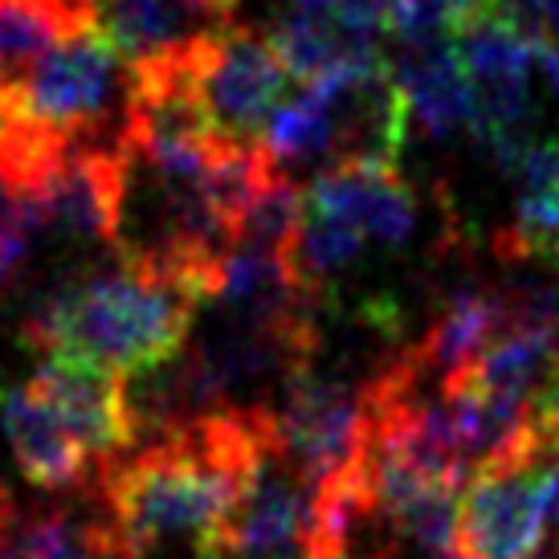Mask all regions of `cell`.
Wrapping results in <instances>:
<instances>
[{
	"label": "cell",
	"instance_id": "6da1fadb",
	"mask_svg": "<svg viewBox=\"0 0 559 559\" xmlns=\"http://www.w3.org/2000/svg\"><path fill=\"white\" fill-rule=\"evenodd\" d=\"M201 307L188 282L123 262L49 286L29 307L21 335L46 356L131 376L185 352Z\"/></svg>",
	"mask_w": 559,
	"mask_h": 559
},
{
	"label": "cell",
	"instance_id": "7a4b0ae2",
	"mask_svg": "<svg viewBox=\"0 0 559 559\" xmlns=\"http://www.w3.org/2000/svg\"><path fill=\"white\" fill-rule=\"evenodd\" d=\"M131 62L94 25H79L0 110H13L74 147L123 152L131 140Z\"/></svg>",
	"mask_w": 559,
	"mask_h": 559
},
{
	"label": "cell",
	"instance_id": "3957f363",
	"mask_svg": "<svg viewBox=\"0 0 559 559\" xmlns=\"http://www.w3.org/2000/svg\"><path fill=\"white\" fill-rule=\"evenodd\" d=\"M290 82L295 74L274 37L246 25L225 29L197 53V98L213 123V135L225 143L262 140L274 115L295 94Z\"/></svg>",
	"mask_w": 559,
	"mask_h": 559
},
{
	"label": "cell",
	"instance_id": "277c9868",
	"mask_svg": "<svg viewBox=\"0 0 559 559\" xmlns=\"http://www.w3.org/2000/svg\"><path fill=\"white\" fill-rule=\"evenodd\" d=\"M278 441L282 453L295 462L314 486L343 478L364 462L368 450V396L340 376L302 368L282 389L278 404Z\"/></svg>",
	"mask_w": 559,
	"mask_h": 559
},
{
	"label": "cell",
	"instance_id": "5b68a950",
	"mask_svg": "<svg viewBox=\"0 0 559 559\" xmlns=\"http://www.w3.org/2000/svg\"><path fill=\"white\" fill-rule=\"evenodd\" d=\"M392 4L396 0H286L270 37L295 79L323 82L380 66L376 53L392 33Z\"/></svg>",
	"mask_w": 559,
	"mask_h": 559
},
{
	"label": "cell",
	"instance_id": "8992f818",
	"mask_svg": "<svg viewBox=\"0 0 559 559\" xmlns=\"http://www.w3.org/2000/svg\"><path fill=\"white\" fill-rule=\"evenodd\" d=\"M241 0H86V21L135 66L197 53L234 29Z\"/></svg>",
	"mask_w": 559,
	"mask_h": 559
},
{
	"label": "cell",
	"instance_id": "52a82bcc",
	"mask_svg": "<svg viewBox=\"0 0 559 559\" xmlns=\"http://www.w3.org/2000/svg\"><path fill=\"white\" fill-rule=\"evenodd\" d=\"M547 523V474H481L466 486L457 559H535Z\"/></svg>",
	"mask_w": 559,
	"mask_h": 559
},
{
	"label": "cell",
	"instance_id": "ba28073f",
	"mask_svg": "<svg viewBox=\"0 0 559 559\" xmlns=\"http://www.w3.org/2000/svg\"><path fill=\"white\" fill-rule=\"evenodd\" d=\"M29 384L103 466L135 450V425L127 413L123 380L115 372L82 364V359L46 356Z\"/></svg>",
	"mask_w": 559,
	"mask_h": 559
},
{
	"label": "cell",
	"instance_id": "9c48e42d",
	"mask_svg": "<svg viewBox=\"0 0 559 559\" xmlns=\"http://www.w3.org/2000/svg\"><path fill=\"white\" fill-rule=\"evenodd\" d=\"M307 209L331 213L356 225L368 237V246H404L417 234L420 204L413 188L404 185L396 168H376V164H347V168L319 171L307 188Z\"/></svg>",
	"mask_w": 559,
	"mask_h": 559
},
{
	"label": "cell",
	"instance_id": "30bf717a",
	"mask_svg": "<svg viewBox=\"0 0 559 559\" xmlns=\"http://www.w3.org/2000/svg\"><path fill=\"white\" fill-rule=\"evenodd\" d=\"M389 74L408 103V119H417L433 140H453L462 131H474V86L453 37L396 41Z\"/></svg>",
	"mask_w": 559,
	"mask_h": 559
},
{
	"label": "cell",
	"instance_id": "8fae6325",
	"mask_svg": "<svg viewBox=\"0 0 559 559\" xmlns=\"http://www.w3.org/2000/svg\"><path fill=\"white\" fill-rule=\"evenodd\" d=\"M0 429L13 445L21 474L37 490H74L91 474V453L79 437L66 429V420L49 408L33 384L0 392Z\"/></svg>",
	"mask_w": 559,
	"mask_h": 559
},
{
	"label": "cell",
	"instance_id": "7c38bea8",
	"mask_svg": "<svg viewBox=\"0 0 559 559\" xmlns=\"http://www.w3.org/2000/svg\"><path fill=\"white\" fill-rule=\"evenodd\" d=\"M0 559H143L123 531L98 511L16 514L0 531Z\"/></svg>",
	"mask_w": 559,
	"mask_h": 559
},
{
	"label": "cell",
	"instance_id": "4fadbf2b",
	"mask_svg": "<svg viewBox=\"0 0 559 559\" xmlns=\"http://www.w3.org/2000/svg\"><path fill=\"white\" fill-rule=\"evenodd\" d=\"M514 176V217L511 229L498 237V249L514 262H544L559 270V140L535 143Z\"/></svg>",
	"mask_w": 559,
	"mask_h": 559
},
{
	"label": "cell",
	"instance_id": "5bb4252c",
	"mask_svg": "<svg viewBox=\"0 0 559 559\" xmlns=\"http://www.w3.org/2000/svg\"><path fill=\"white\" fill-rule=\"evenodd\" d=\"M79 25L91 21L66 13L49 0H0V103L25 91L41 62Z\"/></svg>",
	"mask_w": 559,
	"mask_h": 559
},
{
	"label": "cell",
	"instance_id": "9a60e30c",
	"mask_svg": "<svg viewBox=\"0 0 559 559\" xmlns=\"http://www.w3.org/2000/svg\"><path fill=\"white\" fill-rule=\"evenodd\" d=\"M490 9L544 49L559 41V0H490Z\"/></svg>",
	"mask_w": 559,
	"mask_h": 559
},
{
	"label": "cell",
	"instance_id": "2e32d148",
	"mask_svg": "<svg viewBox=\"0 0 559 559\" xmlns=\"http://www.w3.org/2000/svg\"><path fill=\"white\" fill-rule=\"evenodd\" d=\"M539 70H544V79H547V86H551V94L559 98V41L544 49V58H539Z\"/></svg>",
	"mask_w": 559,
	"mask_h": 559
},
{
	"label": "cell",
	"instance_id": "e0dca14e",
	"mask_svg": "<svg viewBox=\"0 0 559 559\" xmlns=\"http://www.w3.org/2000/svg\"><path fill=\"white\" fill-rule=\"evenodd\" d=\"M445 4L453 9V16H457V25H466L469 16H478L481 9L490 4V0H445Z\"/></svg>",
	"mask_w": 559,
	"mask_h": 559
},
{
	"label": "cell",
	"instance_id": "ac0fdd59",
	"mask_svg": "<svg viewBox=\"0 0 559 559\" xmlns=\"http://www.w3.org/2000/svg\"><path fill=\"white\" fill-rule=\"evenodd\" d=\"M547 514L556 519V527H559V469L547 474Z\"/></svg>",
	"mask_w": 559,
	"mask_h": 559
},
{
	"label": "cell",
	"instance_id": "d6986e66",
	"mask_svg": "<svg viewBox=\"0 0 559 559\" xmlns=\"http://www.w3.org/2000/svg\"><path fill=\"white\" fill-rule=\"evenodd\" d=\"M13 519H16V502H13V495L4 490V481H0V531L9 527Z\"/></svg>",
	"mask_w": 559,
	"mask_h": 559
}]
</instances>
